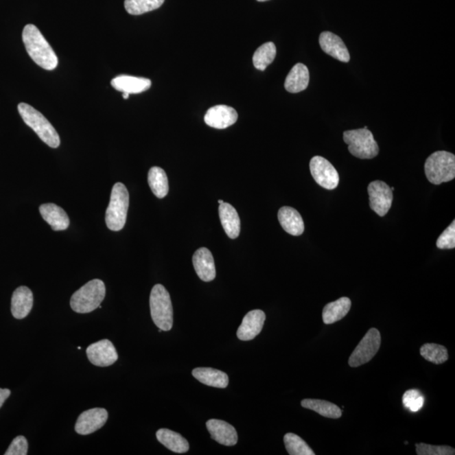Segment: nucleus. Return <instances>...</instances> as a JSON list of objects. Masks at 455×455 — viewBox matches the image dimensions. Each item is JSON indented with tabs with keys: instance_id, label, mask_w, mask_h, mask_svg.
Returning <instances> with one entry per match:
<instances>
[{
	"instance_id": "aec40b11",
	"label": "nucleus",
	"mask_w": 455,
	"mask_h": 455,
	"mask_svg": "<svg viewBox=\"0 0 455 455\" xmlns=\"http://www.w3.org/2000/svg\"><path fill=\"white\" fill-rule=\"evenodd\" d=\"M33 306V294L27 287L21 286L14 290L11 299V312L16 319L27 317Z\"/></svg>"
},
{
	"instance_id": "dca6fc26",
	"label": "nucleus",
	"mask_w": 455,
	"mask_h": 455,
	"mask_svg": "<svg viewBox=\"0 0 455 455\" xmlns=\"http://www.w3.org/2000/svg\"><path fill=\"white\" fill-rule=\"evenodd\" d=\"M208 428L212 439L224 446H234L238 442V434L235 428L226 421L217 419H211L207 421Z\"/></svg>"
},
{
	"instance_id": "f257e3e1",
	"label": "nucleus",
	"mask_w": 455,
	"mask_h": 455,
	"mask_svg": "<svg viewBox=\"0 0 455 455\" xmlns=\"http://www.w3.org/2000/svg\"><path fill=\"white\" fill-rule=\"evenodd\" d=\"M25 49L29 56L36 65L46 70H54L57 68L58 58L50 44L44 38L36 25H25L22 32Z\"/></svg>"
},
{
	"instance_id": "f8f14e48",
	"label": "nucleus",
	"mask_w": 455,
	"mask_h": 455,
	"mask_svg": "<svg viewBox=\"0 0 455 455\" xmlns=\"http://www.w3.org/2000/svg\"><path fill=\"white\" fill-rule=\"evenodd\" d=\"M108 412L106 409L93 408L86 410L78 417L75 431L80 435H88L99 430L106 423Z\"/></svg>"
},
{
	"instance_id": "c85d7f7f",
	"label": "nucleus",
	"mask_w": 455,
	"mask_h": 455,
	"mask_svg": "<svg viewBox=\"0 0 455 455\" xmlns=\"http://www.w3.org/2000/svg\"><path fill=\"white\" fill-rule=\"evenodd\" d=\"M277 48L273 43H266L257 48L253 55V65L255 68L260 71H264L268 66L272 64L276 58Z\"/></svg>"
},
{
	"instance_id": "7ed1b4c3",
	"label": "nucleus",
	"mask_w": 455,
	"mask_h": 455,
	"mask_svg": "<svg viewBox=\"0 0 455 455\" xmlns=\"http://www.w3.org/2000/svg\"><path fill=\"white\" fill-rule=\"evenodd\" d=\"M152 320L162 331H171L173 327V307L171 296L161 284L154 285L150 298Z\"/></svg>"
},
{
	"instance_id": "393cba45",
	"label": "nucleus",
	"mask_w": 455,
	"mask_h": 455,
	"mask_svg": "<svg viewBox=\"0 0 455 455\" xmlns=\"http://www.w3.org/2000/svg\"><path fill=\"white\" fill-rule=\"evenodd\" d=\"M351 306V299L347 297H342L338 301L327 303L324 307L323 312L324 323L331 325L342 320L349 314Z\"/></svg>"
},
{
	"instance_id": "4468645a",
	"label": "nucleus",
	"mask_w": 455,
	"mask_h": 455,
	"mask_svg": "<svg viewBox=\"0 0 455 455\" xmlns=\"http://www.w3.org/2000/svg\"><path fill=\"white\" fill-rule=\"evenodd\" d=\"M266 320V314L261 310H251L244 317L237 331V338L242 341H250L260 334Z\"/></svg>"
},
{
	"instance_id": "f3484780",
	"label": "nucleus",
	"mask_w": 455,
	"mask_h": 455,
	"mask_svg": "<svg viewBox=\"0 0 455 455\" xmlns=\"http://www.w3.org/2000/svg\"><path fill=\"white\" fill-rule=\"evenodd\" d=\"M320 45L325 54L343 62H349L350 54L343 40L330 32H324L320 36Z\"/></svg>"
},
{
	"instance_id": "4c0bfd02",
	"label": "nucleus",
	"mask_w": 455,
	"mask_h": 455,
	"mask_svg": "<svg viewBox=\"0 0 455 455\" xmlns=\"http://www.w3.org/2000/svg\"><path fill=\"white\" fill-rule=\"evenodd\" d=\"M124 99L127 100L129 97V94L128 93H123Z\"/></svg>"
},
{
	"instance_id": "c756f323",
	"label": "nucleus",
	"mask_w": 455,
	"mask_h": 455,
	"mask_svg": "<svg viewBox=\"0 0 455 455\" xmlns=\"http://www.w3.org/2000/svg\"><path fill=\"white\" fill-rule=\"evenodd\" d=\"M165 0H125L124 7L132 16L150 12L160 8Z\"/></svg>"
},
{
	"instance_id": "9d476101",
	"label": "nucleus",
	"mask_w": 455,
	"mask_h": 455,
	"mask_svg": "<svg viewBox=\"0 0 455 455\" xmlns=\"http://www.w3.org/2000/svg\"><path fill=\"white\" fill-rule=\"evenodd\" d=\"M369 206L380 217L386 216L393 202V191L382 180H375L369 185Z\"/></svg>"
},
{
	"instance_id": "bb28decb",
	"label": "nucleus",
	"mask_w": 455,
	"mask_h": 455,
	"mask_svg": "<svg viewBox=\"0 0 455 455\" xmlns=\"http://www.w3.org/2000/svg\"><path fill=\"white\" fill-rule=\"evenodd\" d=\"M301 406L303 408L312 410L320 415L331 419H338L342 415V410L338 406L323 399H303Z\"/></svg>"
},
{
	"instance_id": "2f4dec72",
	"label": "nucleus",
	"mask_w": 455,
	"mask_h": 455,
	"mask_svg": "<svg viewBox=\"0 0 455 455\" xmlns=\"http://www.w3.org/2000/svg\"><path fill=\"white\" fill-rule=\"evenodd\" d=\"M285 447L290 455H314V451L301 436L288 432L283 438Z\"/></svg>"
},
{
	"instance_id": "58836bf2",
	"label": "nucleus",
	"mask_w": 455,
	"mask_h": 455,
	"mask_svg": "<svg viewBox=\"0 0 455 455\" xmlns=\"http://www.w3.org/2000/svg\"><path fill=\"white\" fill-rule=\"evenodd\" d=\"M224 202L223 201V200H218V203H220V205H222V203H224Z\"/></svg>"
},
{
	"instance_id": "2eb2a0df",
	"label": "nucleus",
	"mask_w": 455,
	"mask_h": 455,
	"mask_svg": "<svg viewBox=\"0 0 455 455\" xmlns=\"http://www.w3.org/2000/svg\"><path fill=\"white\" fill-rule=\"evenodd\" d=\"M196 272L203 282H211L216 277L215 264L208 248L202 247L192 257Z\"/></svg>"
},
{
	"instance_id": "6ab92c4d",
	"label": "nucleus",
	"mask_w": 455,
	"mask_h": 455,
	"mask_svg": "<svg viewBox=\"0 0 455 455\" xmlns=\"http://www.w3.org/2000/svg\"><path fill=\"white\" fill-rule=\"evenodd\" d=\"M40 215L55 231H65L69 226L68 214L60 207L54 203H46L40 206Z\"/></svg>"
},
{
	"instance_id": "cd10ccee",
	"label": "nucleus",
	"mask_w": 455,
	"mask_h": 455,
	"mask_svg": "<svg viewBox=\"0 0 455 455\" xmlns=\"http://www.w3.org/2000/svg\"><path fill=\"white\" fill-rule=\"evenodd\" d=\"M148 183L150 189L158 198H164L169 192L168 177L161 167L154 166L148 175Z\"/></svg>"
},
{
	"instance_id": "f03ea898",
	"label": "nucleus",
	"mask_w": 455,
	"mask_h": 455,
	"mask_svg": "<svg viewBox=\"0 0 455 455\" xmlns=\"http://www.w3.org/2000/svg\"><path fill=\"white\" fill-rule=\"evenodd\" d=\"M18 110L25 124L31 128L47 145L56 149L60 145V137L56 129L42 113L27 103H20Z\"/></svg>"
},
{
	"instance_id": "c9c22d12",
	"label": "nucleus",
	"mask_w": 455,
	"mask_h": 455,
	"mask_svg": "<svg viewBox=\"0 0 455 455\" xmlns=\"http://www.w3.org/2000/svg\"><path fill=\"white\" fill-rule=\"evenodd\" d=\"M28 451V442L23 436H18L10 443L5 455H27Z\"/></svg>"
},
{
	"instance_id": "b1692460",
	"label": "nucleus",
	"mask_w": 455,
	"mask_h": 455,
	"mask_svg": "<svg viewBox=\"0 0 455 455\" xmlns=\"http://www.w3.org/2000/svg\"><path fill=\"white\" fill-rule=\"evenodd\" d=\"M192 375L199 382L208 386L224 389L229 384V377L223 371L212 368H197L192 370Z\"/></svg>"
},
{
	"instance_id": "72a5a7b5",
	"label": "nucleus",
	"mask_w": 455,
	"mask_h": 455,
	"mask_svg": "<svg viewBox=\"0 0 455 455\" xmlns=\"http://www.w3.org/2000/svg\"><path fill=\"white\" fill-rule=\"evenodd\" d=\"M417 454L418 455H454V447L447 445L436 446L427 445V443H417Z\"/></svg>"
},
{
	"instance_id": "4be33fe9",
	"label": "nucleus",
	"mask_w": 455,
	"mask_h": 455,
	"mask_svg": "<svg viewBox=\"0 0 455 455\" xmlns=\"http://www.w3.org/2000/svg\"><path fill=\"white\" fill-rule=\"evenodd\" d=\"M310 73L305 65L297 64L293 67L285 80L284 87L290 93H299L309 86Z\"/></svg>"
},
{
	"instance_id": "6e6552de",
	"label": "nucleus",
	"mask_w": 455,
	"mask_h": 455,
	"mask_svg": "<svg viewBox=\"0 0 455 455\" xmlns=\"http://www.w3.org/2000/svg\"><path fill=\"white\" fill-rule=\"evenodd\" d=\"M380 344V332L375 328L370 329L351 354L349 361L350 367H360L372 360L378 353Z\"/></svg>"
},
{
	"instance_id": "f704fd0d",
	"label": "nucleus",
	"mask_w": 455,
	"mask_h": 455,
	"mask_svg": "<svg viewBox=\"0 0 455 455\" xmlns=\"http://www.w3.org/2000/svg\"><path fill=\"white\" fill-rule=\"evenodd\" d=\"M436 246L442 250H451L455 247V221L447 227L436 240Z\"/></svg>"
},
{
	"instance_id": "7c9ffc66",
	"label": "nucleus",
	"mask_w": 455,
	"mask_h": 455,
	"mask_svg": "<svg viewBox=\"0 0 455 455\" xmlns=\"http://www.w3.org/2000/svg\"><path fill=\"white\" fill-rule=\"evenodd\" d=\"M420 353L425 360L435 364H442L449 358L445 347L435 343H426L421 347Z\"/></svg>"
},
{
	"instance_id": "5701e85b",
	"label": "nucleus",
	"mask_w": 455,
	"mask_h": 455,
	"mask_svg": "<svg viewBox=\"0 0 455 455\" xmlns=\"http://www.w3.org/2000/svg\"><path fill=\"white\" fill-rule=\"evenodd\" d=\"M218 212L226 235L231 239L237 238L240 232V220L237 211L229 203L224 202L218 208Z\"/></svg>"
},
{
	"instance_id": "9b49d317",
	"label": "nucleus",
	"mask_w": 455,
	"mask_h": 455,
	"mask_svg": "<svg viewBox=\"0 0 455 455\" xmlns=\"http://www.w3.org/2000/svg\"><path fill=\"white\" fill-rule=\"evenodd\" d=\"M88 360L98 367H108L118 360V354L112 342L104 339L91 344L86 350Z\"/></svg>"
},
{
	"instance_id": "20e7f679",
	"label": "nucleus",
	"mask_w": 455,
	"mask_h": 455,
	"mask_svg": "<svg viewBox=\"0 0 455 455\" xmlns=\"http://www.w3.org/2000/svg\"><path fill=\"white\" fill-rule=\"evenodd\" d=\"M105 296V283L100 279L91 280L72 295L70 306L77 313H91L101 305Z\"/></svg>"
},
{
	"instance_id": "ea45409f",
	"label": "nucleus",
	"mask_w": 455,
	"mask_h": 455,
	"mask_svg": "<svg viewBox=\"0 0 455 455\" xmlns=\"http://www.w3.org/2000/svg\"><path fill=\"white\" fill-rule=\"evenodd\" d=\"M259 2H265V1H268V0H257Z\"/></svg>"
},
{
	"instance_id": "1a4fd4ad",
	"label": "nucleus",
	"mask_w": 455,
	"mask_h": 455,
	"mask_svg": "<svg viewBox=\"0 0 455 455\" xmlns=\"http://www.w3.org/2000/svg\"><path fill=\"white\" fill-rule=\"evenodd\" d=\"M310 172L314 180L325 189L333 190L339 184V174L327 159L314 156L310 163Z\"/></svg>"
},
{
	"instance_id": "a878e982",
	"label": "nucleus",
	"mask_w": 455,
	"mask_h": 455,
	"mask_svg": "<svg viewBox=\"0 0 455 455\" xmlns=\"http://www.w3.org/2000/svg\"><path fill=\"white\" fill-rule=\"evenodd\" d=\"M158 441L174 453L184 454L189 450V443L177 432L162 428L156 432Z\"/></svg>"
},
{
	"instance_id": "ddd939ff",
	"label": "nucleus",
	"mask_w": 455,
	"mask_h": 455,
	"mask_svg": "<svg viewBox=\"0 0 455 455\" xmlns=\"http://www.w3.org/2000/svg\"><path fill=\"white\" fill-rule=\"evenodd\" d=\"M237 120V112L233 107L225 105L211 107L205 117L206 124L216 129H225L231 127Z\"/></svg>"
},
{
	"instance_id": "0eeeda50",
	"label": "nucleus",
	"mask_w": 455,
	"mask_h": 455,
	"mask_svg": "<svg viewBox=\"0 0 455 455\" xmlns=\"http://www.w3.org/2000/svg\"><path fill=\"white\" fill-rule=\"evenodd\" d=\"M343 140L353 156L362 160H370L379 154L378 143L373 133L368 129L360 128L343 132Z\"/></svg>"
},
{
	"instance_id": "39448f33",
	"label": "nucleus",
	"mask_w": 455,
	"mask_h": 455,
	"mask_svg": "<svg viewBox=\"0 0 455 455\" xmlns=\"http://www.w3.org/2000/svg\"><path fill=\"white\" fill-rule=\"evenodd\" d=\"M129 194L127 187L121 183L115 184L106 212L107 228L113 231H121L127 220Z\"/></svg>"
},
{
	"instance_id": "473e14b6",
	"label": "nucleus",
	"mask_w": 455,
	"mask_h": 455,
	"mask_svg": "<svg viewBox=\"0 0 455 455\" xmlns=\"http://www.w3.org/2000/svg\"><path fill=\"white\" fill-rule=\"evenodd\" d=\"M425 399L420 390L412 389L405 392L402 402L406 409L412 412H417L423 408Z\"/></svg>"
},
{
	"instance_id": "a211bd4d",
	"label": "nucleus",
	"mask_w": 455,
	"mask_h": 455,
	"mask_svg": "<svg viewBox=\"0 0 455 455\" xmlns=\"http://www.w3.org/2000/svg\"><path fill=\"white\" fill-rule=\"evenodd\" d=\"M110 84L115 90L130 95L142 93L149 90L152 82L146 78L123 75L114 78Z\"/></svg>"
},
{
	"instance_id": "e433bc0d",
	"label": "nucleus",
	"mask_w": 455,
	"mask_h": 455,
	"mask_svg": "<svg viewBox=\"0 0 455 455\" xmlns=\"http://www.w3.org/2000/svg\"><path fill=\"white\" fill-rule=\"evenodd\" d=\"M10 395V390L8 389H0V408L3 403L9 398Z\"/></svg>"
},
{
	"instance_id": "412c9836",
	"label": "nucleus",
	"mask_w": 455,
	"mask_h": 455,
	"mask_svg": "<svg viewBox=\"0 0 455 455\" xmlns=\"http://www.w3.org/2000/svg\"><path fill=\"white\" fill-rule=\"evenodd\" d=\"M279 223L285 231L294 236L301 235L305 231V224L301 213L291 207H283L279 211Z\"/></svg>"
},
{
	"instance_id": "423d86ee",
	"label": "nucleus",
	"mask_w": 455,
	"mask_h": 455,
	"mask_svg": "<svg viewBox=\"0 0 455 455\" xmlns=\"http://www.w3.org/2000/svg\"><path fill=\"white\" fill-rule=\"evenodd\" d=\"M425 174L429 183L440 185L454 179L455 156L447 151H436L427 159Z\"/></svg>"
}]
</instances>
